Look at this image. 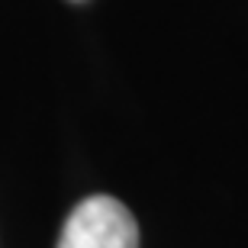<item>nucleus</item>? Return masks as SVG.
I'll list each match as a JSON object with an SVG mask.
<instances>
[{"label":"nucleus","mask_w":248,"mask_h":248,"mask_svg":"<svg viewBox=\"0 0 248 248\" xmlns=\"http://www.w3.org/2000/svg\"><path fill=\"white\" fill-rule=\"evenodd\" d=\"M58 248H139V226L116 197L97 193L71 210Z\"/></svg>","instance_id":"f257e3e1"}]
</instances>
